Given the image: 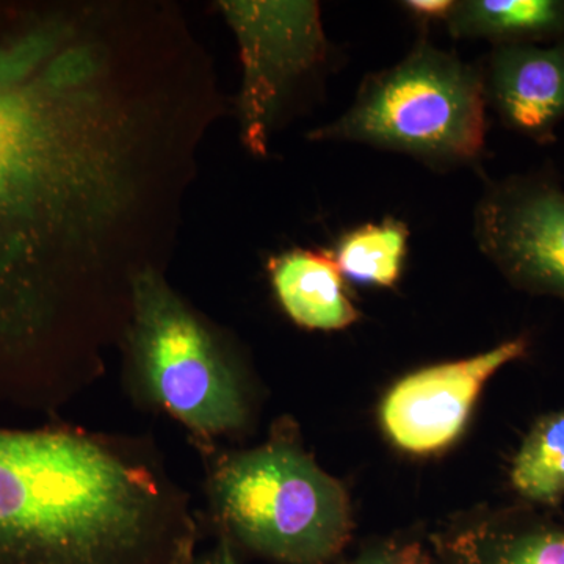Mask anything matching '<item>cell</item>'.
<instances>
[{
    "label": "cell",
    "mask_w": 564,
    "mask_h": 564,
    "mask_svg": "<svg viewBox=\"0 0 564 564\" xmlns=\"http://www.w3.org/2000/svg\"><path fill=\"white\" fill-rule=\"evenodd\" d=\"M437 564H564V522L499 516L434 538Z\"/></svg>",
    "instance_id": "obj_10"
},
{
    "label": "cell",
    "mask_w": 564,
    "mask_h": 564,
    "mask_svg": "<svg viewBox=\"0 0 564 564\" xmlns=\"http://www.w3.org/2000/svg\"><path fill=\"white\" fill-rule=\"evenodd\" d=\"M527 351L529 340L519 336L473 358L406 375L381 404L386 433L410 454L443 451L462 434L486 381Z\"/></svg>",
    "instance_id": "obj_8"
},
{
    "label": "cell",
    "mask_w": 564,
    "mask_h": 564,
    "mask_svg": "<svg viewBox=\"0 0 564 564\" xmlns=\"http://www.w3.org/2000/svg\"><path fill=\"white\" fill-rule=\"evenodd\" d=\"M196 448L210 524L234 551L276 564H329L350 543L347 492L306 454L291 422L247 451Z\"/></svg>",
    "instance_id": "obj_3"
},
{
    "label": "cell",
    "mask_w": 564,
    "mask_h": 564,
    "mask_svg": "<svg viewBox=\"0 0 564 564\" xmlns=\"http://www.w3.org/2000/svg\"><path fill=\"white\" fill-rule=\"evenodd\" d=\"M193 564H239L237 552L234 551L229 541L225 538H217V543L209 551L196 556Z\"/></svg>",
    "instance_id": "obj_17"
},
{
    "label": "cell",
    "mask_w": 564,
    "mask_h": 564,
    "mask_svg": "<svg viewBox=\"0 0 564 564\" xmlns=\"http://www.w3.org/2000/svg\"><path fill=\"white\" fill-rule=\"evenodd\" d=\"M198 541L148 437L0 426V564H193Z\"/></svg>",
    "instance_id": "obj_2"
},
{
    "label": "cell",
    "mask_w": 564,
    "mask_h": 564,
    "mask_svg": "<svg viewBox=\"0 0 564 564\" xmlns=\"http://www.w3.org/2000/svg\"><path fill=\"white\" fill-rule=\"evenodd\" d=\"M511 484L530 502L554 505L564 497V410L545 415L514 456Z\"/></svg>",
    "instance_id": "obj_14"
},
{
    "label": "cell",
    "mask_w": 564,
    "mask_h": 564,
    "mask_svg": "<svg viewBox=\"0 0 564 564\" xmlns=\"http://www.w3.org/2000/svg\"><path fill=\"white\" fill-rule=\"evenodd\" d=\"M486 101L511 131L540 144L564 120V41L496 46L484 70Z\"/></svg>",
    "instance_id": "obj_9"
},
{
    "label": "cell",
    "mask_w": 564,
    "mask_h": 564,
    "mask_svg": "<svg viewBox=\"0 0 564 564\" xmlns=\"http://www.w3.org/2000/svg\"><path fill=\"white\" fill-rule=\"evenodd\" d=\"M158 96L74 6H0V404L52 413L106 372L172 239Z\"/></svg>",
    "instance_id": "obj_1"
},
{
    "label": "cell",
    "mask_w": 564,
    "mask_h": 564,
    "mask_svg": "<svg viewBox=\"0 0 564 564\" xmlns=\"http://www.w3.org/2000/svg\"><path fill=\"white\" fill-rule=\"evenodd\" d=\"M329 564H437L432 549L419 541L388 540L364 549L351 560Z\"/></svg>",
    "instance_id": "obj_15"
},
{
    "label": "cell",
    "mask_w": 564,
    "mask_h": 564,
    "mask_svg": "<svg viewBox=\"0 0 564 564\" xmlns=\"http://www.w3.org/2000/svg\"><path fill=\"white\" fill-rule=\"evenodd\" d=\"M478 248L511 284L564 302V191L543 174L492 182L475 209Z\"/></svg>",
    "instance_id": "obj_7"
},
{
    "label": "cell",
    "mask_w": 564,
    "mask_h": 564,
    "mask_svg": "<svg viewBox=\"0 0 564 564\" xmlns=\"http://www.w3.org/2000/svg\"><path fill=\"white\" fill-rule=\"evenodd\" d=\"M408 239L410 229L402 220L367 223L340 237L334 259L356 284L392 288L402 276Z\"/></svg>",
    "instance_id": "obj_13"
},
{
    "label": "cell",
    "mask_w": 564,
    "mask_h": 564,
    "mask_svg": "<svg viewBox=\"0 0 564 564\" xmlns=\"http://www.w3.org/2000/svg\"><path fill=\"white\" fill-rule=\"evenodd\" d=\"M454 39L496 46L564 41V0H459L445 21Z\"/></svg>",
    "instance_id": "obj_12"
},
{
    "label": "cell",
    "mask_w": 564,
    "mask_h": 564,
    "mask_svg": "<svg viewBox=\"0 0 564 564\" xmlns=\"http://www.w3.org/2000/svg\"><path fill=\"white\" fill-rule=\"evenodd\" d=\"M411 17L421 21H447L454 10V0H406L402 3Z\"/></svg>",
    "instance_id": "obj_16"
},
{
    "label": "cell",
    "mask_w": 564,
    "mask_h": 564,
    "mask_svg": "<svg viewBox=\"0 0 564 564\" xmlns=\"http://www.w3.org/2000/svg\"><path fill=\"white\" fill-rule=\"evenodd\" d=\"M122 386L141 410L181 423L195 447L251 423L250 384L225 334L185 302L165 272L144 273L122 337Z\"/></svg>",
    "instance_id": "obj_4"
},
{
    "label": "cell",
    "mask_w": 564,
    "mask_h": 564,
    "mask_svg": "<svg viewBox=\"0 0 564 564\" xmlns=\"http://www.w3.org/2000/svg\"><path fill=\"white\" fill-rule=\"evenodd\" d=\"M236 33L243 66L240 133L248 151L263 158L282 106L300 82L328 57L317 2H220Z\"/></svg>",
    "instance_id": "obj_6"
},
{
    "label": "cell",
    "mask_w": 564,
    "mask_h": 564,
    "mask_svg": "<svg viewBox=\"0 0 564 564\" xmlns=\"http://www.w3.org/2000/svg\"><path fill=\"white\" fill-rule=\"evenodd\" d=\"M274 295L289 318L313 332H339L358 322L333 252L291 250L269 262Z\"/></svg>",
    "instance_id": "obj_11"
},
{
    "label": "cell",
    "mask_w": 564,
    "mask_h": 564,
    "mask_svg": "<svg viewBox=\"0 0 564 564\" xmlns=\"http://www.w3.org/2000/svg\"><path fill=\"white\" fill-rule=\"evenodd\" d=\"M486 107L484 69L423 40L367 76L350 109L311 140L402 152L436 169L469 165L485 151Z\"/></svg>",
    "instance_id": "obj_5"
}]
</instances>
